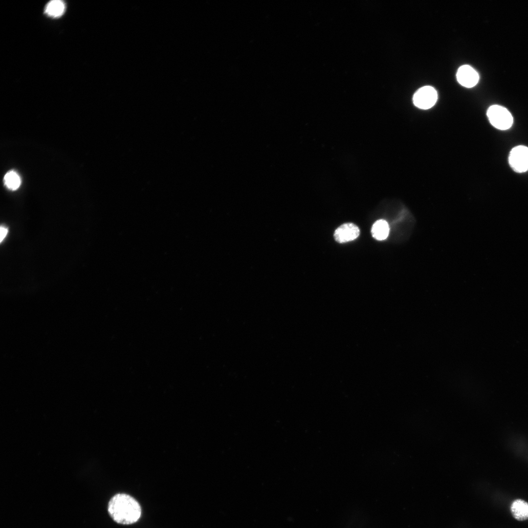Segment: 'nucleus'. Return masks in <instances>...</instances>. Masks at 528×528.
Segmentation results:
<instances>
[{
  "mask_svg": "<svg viewBox=\"0 0 528 528\" xmlns=\"http://www.w3.org/2000/svg\"><path fill=\"white\" fill-rule=\"evenodd\" d=\"M108 511L114 521L123 525L135 523L141 514L138 502L132 497L124 493L116 494L111 498L108 504Z\"/></svg>",
  "mask_w": 528,
  "mask_h": 528,
  "instance_id": "f257e3e1",
  "label": "nucleus"
},
{
  "mask_svg": "<svg viewBox=\"0 0 528 528\" xmlns=\"http://www.w3.org/2000/svg\"><path fill=\"white\" fill-rule=\"evenodd\" d=\"M487 116L492 125L499 130L508 129L513 124V117L510 112L499 105L490 106L487 111Z\"/></svg>",
  "mask_w": 528,
  "mask_h": 528,
  "instance_id": "f03ea898",
  "label": "nucleus"
},
{
  "mask_svg": "<svg viewBox=\"0 0 528 528\" xmlns=\"http://www.w3.org/2000/svg\"><path fill=\"white\" fill-rule=\"evenodd\" d=\"M458 82L466 88H472L478 82L479 76L477 72L469 65H463L459 67L457 73Z\"/></svg>",
  "mask_w": 528,
  "mask_h": 528,
  "instance_id": "39448f33",
  "label": "nucleus"
},
{
  "mask_svg": "<svg viewBox=\"0 0 528 528\" xmlns=\"http://www.w3.org/2000/svg\"><path fill=\"white\" fill-rule=\"evenodd\" d=\"M65 8V4L62 1L54 0L50 1L47 4L45 12L50 16L57 17L63 14Z\"/></svg>",
  "mask_w": 528,
  "mask_h": 528,
  "instance_id": "1a4fd4ad",
  "label": "nucleus"
},
{
  "mask_svg": "<svg viewBox=\"0 0 528 528\" xmlns=\"http://www.w3.org/2000/svg\"><path fill=\"white\" fill-rule=\"evenodd\" d=\"M438 94L436 89L431 86H424L418 89L413 96V103L418 108L427 110L432 108L436 103Z\"/></svg>",
  "mask_w": 528,
  "mask_h": 528,
  "instance_id": "7ed1b4c3",
  "label": "nucleus"
},
{
  "mask_svg": "<svg viewBox=\"0 0 528 528\" xmlns=\"http://www.w3.org/2000/svg\"><path fill=\"white\" fill-rule=\"evenodd\" d=\"M510 511L513 517L518 521L528 520V503L525 500H514L511 504Z\"/></svg>",
  "mask_w": 528,
  "mask_h": 528,
  "instance_id": "0eeeda50",
  "label": "nucleus"
},
{
  "mask_svg": "<svg viewBox=\"0 0 528 528\" xmlns=\"http://www.w3.org/2000/svg\"><path fill=\"white\" fill-rule=\"evenodd\" d=\"M7 232H8V230H7V228H5V227H4L3 226H1V227H0V242H1L2 241V240H3V239L5 237V236H6L7 233Z\"/></svg>",
  "mask_w": 528,
  "mask_h": 528,
  "instance_id": "9b49d317",
  "label": "nucleus"
},
{
  "mask_svg": "<svg viewBox=\"0 0 528 528\" xmlns=\"http://www.w3.org/2000/svg\"><path fill=\"white\" fill-rule=\"evenodd\" d=\"M508 161L516 172L523 173L528 170V148L520 145L513 148L510 152Z\"/></svg>",
  "mask_w": 528,
  "mask_h": 528,
  "instance_id": "20e7f679",
  "label": "nucleus"
},
{
  "mask_svg": "<svg viewBox=\"0 0 528 528\" xmlns=\"http://www.w3.org/2000/svg\"><path fill=\"white\" fill-rule=\"evenodd\" d=\"M358 227L353 223H346L340 226L335 231L334 237L336 241L343 243L352 241L359 235Z\"/></svg>",
  "mask_w": 528,
  "mask_h": 528,
  "instance_id": "423d86ee",
  "label": "nucleus"
},
{
  "mask_svg": "<svg viewBox=\"0 0 528 528\" xmlns=\"http://www.w3.org/2000/svg\"><path fill=\"white\" fill-rule=\"evenodd\" d=\"M6 186L11 190L17 189L20 186L21 180L19 175L13 171L7 173L4 177Z\"/></svg>",
  "mask_w": 528,
  "mask_h": 528,
  "instance_id": "9d476101",
  "label": "nucleus"
},
{
  "mask_svg": "<svg viewBox=\"0 0 528 528\" xmlns=\"http://www.w3.org/2000/svg\"><path fill=\"white\" fill-rule=\"evenodd\" d=\"M389 232L387 222L383 220H377L373 225L372 234L374 238L377 240L385 239Z\"/></svg>",
  "mask_w": 528,
  "mask_h": 528,
  "instance_id": "6e6552de",
  "label": "nucleus"
}]
</instances>
